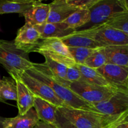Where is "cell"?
<instances>
[{
  "label": "cell",
  "instance_id": "cell-1",
  "mask_svg": "<svg viewBox=\"0 0 128 128\" xmlns=\"http://www.w3.org/2000/svg\"><path fill=\"white\" fill-rule=\"evenodd\" d=\"M25 72L50 86L56 96L65 102L67 108L95 111L92 104L84 101L74 93L64 84V80L54 76L43 63L33 62L32 66Z\"/></svg>",
  "mask_w": 128,
  "mask_h": 128
},
{
  "label": "cell",
  "instance_id": "cell-2",
  "mask_svg": "<svg viewBox=\"0 0 128 128\" xmlns=\"http://www.w3.org/2000/svg\"><path fill=\"white\" fill-rule=\"evenodd\" d=\"M28 54L16 48L14 41L0 39V65L14 80L32 66Z\"/></svg>",
  "mask_w": 128,
  "mask_h": 128
},
{
  "label": "cell",
  "instance_id": "cell-3",
  "mask_svg": "<svg viewBox=\"0 0 128 128\" xmlns=\"http://www.w3.org/2000/svg\"><path fill=\"white\" fill-rule=\"evenodd\" d=\"M58 111L77 128H112L117 121V118L94 111L70 107L58 108Z\"/></svg>",
  "mask_w": 128,
  "mask_h": 128
},
{
  "label": "cell",
  "instance_id": "cell-4",
  "mask_svg": "<svg viewBox=\"0 0 128 128\" xmlns=\"http://www.w3.org/2000/svg\"><path fill=\"white\" fill-rule=\"evenodd\" d=\"M74 32L94 40L103 47L128 45V36L126 34L104 24L87 30H75Z\"/></svg>",
  "mask_w": 128,
  "mask_h": 128
},
{
  "label": "cell",
  "instance_id": "cell-5",
  "mask_svg": "<svg viewBox=\"0 0 128 128\" xmlns=\"http://www.w3.org/2000/svg\"><path fill=\"white\" fill-rule=\"evenodd\" d=\"M64 84L80 98L91 104L106 101L117 90L92 84L81 80L72 82L64 80Z\"/></svg>",
  "mask_w": 128,
  "mask_h": 128
},
{
  "label": "cell",
  "instance_id": "cell-6",
  "mask_svg": "<svg viewBox=\"0 0 128 128\" xmlns=\"http://www.w3.org/2000/svg\"><path fill=\"white\" fill-rule=\"evenodd\" d=\"M33 52L46 55L50 58L67 68L76 65L75 60L69 51V47L60 38H51L41 40Z\"/></svg>",
  "mask_w": 128,
  "mask_h": 128
},
{
  "label": "cell",
  "instance_id": "cell-7",
  "mask_svg": "<svg viewBox=\"0 0 128 128\" xmlns=\"http://www.w3.org/2000/svg\"><path fill=\"white\" fill-rule=\"evenodd\" d=\"M120 0H98L90 9V21L77 30H84L102 24L116 14L125 11Z\"/></svg>",
  "mask_w": 128,
  "mask_h": 128
},
{
  "label": "cell",
  "instance_id": "cell-8",
  "mask_svg": "<svg viewBox=\"0 0 128 128\" xmlns=\"http://www.w3.org/2000/svg\"><path fill=\"white\" fill-rule=\"evenodd\" d=\"M92 105L97 112L117 119L118 116L128 110V91L117 90L107 100Z\"/></svg>",
  "mask_w": 128,
  "mask_h": 128
},
{
  "label": "cell",
  "instance_id": "cell-9",
  "mask_svg": "<svg viewBox=\"0 0 128 128\" xmlns=\"http://www.w3.org/2000/svg\"><path fill=\"white\" fill-rule=\"evenodd\" d=\"M19 78L35 96L48 101L56 108L67 107L65 102L56 96L52 89L46 84L34 78L25 72Z\"/></svg>",
  "mask_w": 128,
  "mask_h": 128
},
{
  "label": "cell",
  "instance_id": "cell-10",
  "mask_svg": "<svg viewBox=\"0 0 128 128\" xmlns=\"http://www.w3.org/2000/svg\"><path fill=\"white\" fill-rule=\"evenodd\" d=\"M97 70L112 87L128 91V67L107 63Z\"/></svg>",
  "mask_w": 128,
  "mask_h": 128
},
{
  "label": "cell",
  "instance_id": "cell-11",
  "mask_svg": "<svg viewBox=\"0 0 128 128\" xmlns=\"http://www.w3.org/2000/svg\"><path fill=\"white\" fill-rule=\"evenodd\" d=\"M41 40V34L36 28L25 23L18 30L14 43L16 48L28 54L33 52Z\"/></svg>",
  "mask_w": 128,
  "mask_h": 128
},
{
  "label": "cell",
  "instance_id": "cell-12",
  "mask_svg": "<svg viewBox=\"0 0 128 128\" xmlns=\"http://www.w3.org/2000/svg\"><path fill=\"white\" fill-rule=\"evenodd\" d=\"M50 5V12L47 20V23L62 22L71 14L80 10L70 4L67 0H55Z\"/></svg>",
  "mask_w": 128,
  "mask_h": 128
},
{
  "label": "cell",
  "instance_id": "cell-13",
  "mask_svg": "<svg viewBox=\"0 0 128 128\" xmlns=\"http://www.w3.org/2000/svg\"><path fill=\"white\" fill-rule=\"evenodd\" d=\"M50 12L49 4L35 1L33 4L23 14L25 23L31 26H39L46 23Z\"/></svg>",
  "mask_w": 128,
  "mask_h": 128
},
{
  "label": "cell",
  "instance_id": "cell-14",
  "mask_svg": "<svg viewBox=\"0 0 128 128\" xmlns=\"http://www.w3.org/2000/svg\"><path fill=\"white\" fill-rule=\"evenodd\" d=\"M17 85V108L19 115L27 113L30 109L34 106L35 95L32 93L24 82L18 78L15 79Z\"/></svg>",
  "mask_w": 128,
  "mask_h": 128
},
{
  "label": "cell",
  "instance_id": "cell-15",
  "mask_svg": "<svg viewBox=\"0 0 128 128\" xmlns=\"http://www.w3.org/2000/svg\"><path fill=\"white\" fill-rule=\"evenodd\" d=\"M107 63L128 67V45L110 46L101 48Z\"/></svg>",
  "mask_w": 128,
  "mask_h": 128
},
{
  "label": "cell",
  "instance_id": "cell-16",
  "mask_svg": "<svg viewBox=\"0 0 128 128\" xmlns=\"http://www.w3.org/2000/svg\"><path fill=\"white\" fill-rule=\"evenodd\" d=\"M41 34V40L51 38H61L73 33L75 30L70 28L64 22L45 23L41 26H35Z\"/></svg>",
  "mask_w": 128,
  "mask_h": 128
},
{
  "label": "cell",
  "instance_id": "cell-17",
  "mask_svg": "<svg viewBox=\"0 0 128 128\" xmlns=\"http://www.w3.org/2000/svg\"><path fill=\"white\" fill-rule=\"evenodd\" d=\"M33 108L40 121L53 124L55 123L58 108L48 101L36 96L35 98Z\"/></svg>",
  "mask_w": 128,
  "mask_h": 128
},
{
  "label": "cell",
  "instance_id": "cell-18",
  "mask_svg": "<svg viewBox=\"0 0 128 128\" xmlns=\"http://www.w3.org/2000/svg\"><path fill=\"white\" fill-rule=\"evenodd\" d=\"M39 121L36 111L33 108L25 114L7 118L6 128H34Z\"/></svg>",
  "mask_w": 128,
  "mask_h": 128
},
{
  "label": "cell",
  "instance_id": "cell-19",
  "mask_svg": "<svg viewBox=\"0 0 128 128\" xmlns=\"http://www.w3.org/2000/svg\"><path fill=\"white\" fill-rule=\"evenodd\" d=\"M35 0H0V14L7 13L23 14L32 6Z\"/></svg>",
  "mask_w": 128,
  "mask_h": 128
},
{
  "label": "cell",
  "instance_id": "cell-20",
  "mask_svg": "<svg viewBox=\"0 0 128 128\" xmlns=\"http://www.w3.org/2000/svg\"><path fill=\"white\" fill-rule=\"evenodd\" d=\"M60 39L67 47L87 48L91 49H100L104 48L100 44L94 40L86 36L78 34L75 32Z\"/></svg>",
  "mask_w": 128,
  "mask_h": 128
},
{
  "label": "cell",
  "instance_id": "cell-21",
  "mask_svg": "<svg viewBox=\"0 0 128 128\" xmlns=\"http://www.w3.org/2000/svg\"><path fill=\"white\" fill-rule=\"evenodd\" d=\"M76 66L82 74V78L80 80L81 81H85L88 83L102 86V87L114 88L107 81V80L98 72L97 70L90 68L84 64H76Z\"/></svg>",
  "mask_w": 128,
  "mask_h": 128
},
{
  "label": "cell",
  "instance_id": "cell-22",
  "mask_svg": "<svg viewBox=\"0 0 128 128\" xmlns=\"http://www.w3.org/2000/svg\"><path fill=\"white\" fill-rule=\"evenodd\" d=\"M90 21V11L87 9H80L70 15L63 22L70 28L77 30L85 26Z\"/></svg>",
  "mask_w": 128,
  "mask_h": 128
},
{
  "label": "cell",
  "instance_id": "cell-23",
  "mask_svg": "<svg viewBox=\"0 0 128 128\" xmlns=\"http://www.w3.org/2000/svg\"><path fill=\"white\" fill-rule=\"evenodd\" d=\"M0 96L3 100H17V85L11 77H3L0 80Z\"/></svg>",
  "mask_w": 128,
  "mask_h": 128
},
{
  "label": "cell",
  "instance_id": "cell-24",
  "mask_svg": "<svg viewBox=\"0 0 128 128\" xmlns=\"http://www.w3.org/2000/svg\"><path fill=\"white\" fill-rule=\"evenodd\" d=\"M104 24L120 30L128 36V11L116 14L110 18Z\"/></svg>",
  "mask_w": 128,
  "mask_h": 128
},
{
  "label": "cell",
  "instance_id": "cell-25",
  "mask_svg": "<svg viewBox=\"0 0 128 128\" xmlns=\"http://www.w3.org/2000/svg\"><path fill=\"white\" fill-rule=\"evenodd\" d=\"M45 59L44 64L46 66L50 72L58 78L65 80L67 71L68 68L65 65L61 64L47 56L46 55H43Z\"/></svg>",
  "mask_w": 128,
  "mask_h": 128
},
{
  "label": "cell",
  "instance_id": "cell-26",
  "mask_svg": "<svg viewBox=\"0 0 128 128\" xmlns=\"http://www.w3.org/2000/svg\"><path fill=\"white\" fill-rule=\"evenodd\" d=\"M69 50L76 64H84L87 59L90 57L98 49L69 47Z\"/></svg>",
  "mask_w": 128,
  "mask_h": 128
},
{
  "label": "cell",
  "instance_id": "cell-27",
  "mask_svg": "<svg viewBox=\"0 0 128 128\" xmlns=\"http://www.w3.org/2000/svg\"><path fill=\"white\" fill-rule=\"evenodd\" d=\"M107 63V59L104 54L101 51V48L98 49L95 52L87 59L84 65L93 69H99Z\"/></svg>",
  "mask_w": 128,
  "mask_h": 128
},
{
  "label": "cell",
  "instance_id": "cell-28",
  "mask_svg": "<svg viewBox=\"0 0 128 128\" xmlns=\"http://www.w3.org/2000/svg\"><path fill=\"white\" fill-rule=\"evenodd\" d=\"M82 74L77 66L68 68L67 71L65 81L69 82H76L81 80Z\"/></svg>",
  "mask_w": 128,
  "mask_h": 128
},
{
  "label": "cell",
  "instance_id": "cell-29",
  "mask_svg": "<svg viewBox=\"0 0 128 128\" xmlns=\"http://www.w3.org/2000/svg\"><path fill=\"white\" fill-rule=\"evenodd\" d=\"M68 2L75 7L79 9H87L89 10L98 0H67Z\"/></svg>",
  "mask_w": 128,
  "mask_h": 128
},
{
  "label": "cell",
  "instance_id": "cell-30",
  "mask_svg": "<svg viewBox=\"0 0 128 128\" xmlns=\"http://www.w3.org/2000/svg\"><path fill=\"white\" fill-rule=\"evenodd\" d=\"M54 125L58 128H77L72 122L63 117L58 110L56 113V120Z\"/></svg>",
  "mask_w": 128,
  "mask_h": 128
},
{
  "label": "cell",
  "instance_id": "cell-31",
  "mask_svg": "<svg viewBox=\"0 0 128 128\" xmlns=\"http://www.w3.org/2000/svg\"><path fill=\"white\" fill-rule=\"evenodd\" d=\"M34 128H58L55 125L53 124L48 123L43 121H39L35 125Z\"/></svg>",
  "mask_w": 128,
  "mask_h": 128
},
{
  "label": "cell",
  "instance_id": "cell-32",
  "mask_svg": "<svg viewBox=\"0 0 128 128\" xmlns=\"http://www.w3.org/2000/svg\"><path fill=\"white\" fill-rule=\"evenodd\" d=\"M7 118L0 116V128H6Z\"/></svg>",
  "mask_w": 128,
  "mask_h": 128
},
{
  "label": "cell",
  "instance_id": "cell-33",
  "mask_svg": "<svg viewBox=\"0 0 128 128\" xmlns=\"http://www.w3.org/2000/svg\"><path fill=\"white\" fill-rule=\"evenodd\" d=\"M112 128H128V122H122L118 124Z\"/></svg>",
  "mask_w": 128,
  "mask_h": 128
},
{
  "label": "cell",
  "instance_id": "cell-34",
  "mask_svg": "<svg viewBox=\"0 0 128 128\" xmlns=\"http://www.w3.org/2000/svg\"><path fill=\"white\" fill-rule=\"evenodd\" d=\"M122 4L124 6V8L127 11H128V0H120Z\"/></svg>",
  "mask_w": 128,
  "mask_h": 128
},
{
  "label": "cell",
  "instance_id": "cell-35",
  "mask_svg": "<svg viewBox=\"0 0 128 128\" xmlns=\"http://www.w3.org/2000/svg\"><path fill=\"white\" fill-rule=\"evenodd\" d=\"M0 101H3V100H2V99H1V96H0Z\"/></svg>",
  "mask_w": 128,
  "mask_h": 128
},
{
  "label": "cell",
  "instance_id": "cell-36",
  "mask_svg": "<svg viewBox=\"0 0 128 128\" xmlns=\"http://www.w3.org/2000/svg\"><path fill=\"white\" fill-rule=\"evenodd\" d=\"M0 80H1V78H0Z\"/></svg>",
  "mask_w": 128,
  "mask_h": 128
}]
</instances>
